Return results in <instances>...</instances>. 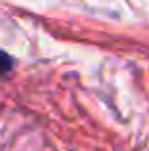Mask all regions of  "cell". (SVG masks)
Here are the masks:
<instances>
[{
  "label": "cell",
  "instance_id": "cell-1",
  "mask_svg": "<svg viewBox=\"0 0 149 151\" xmlns=\"http://www.w3.org/2000/svg\"><path fill=\"white\" fill-rule=\"evenodd\" d=\"M14 67H15L14 58H11L8 52L0 50V77H8V75L14 71Z\"/></svg>",
  "mask_w": 149,
  "mask_h": 151
}]
</instances>
